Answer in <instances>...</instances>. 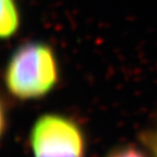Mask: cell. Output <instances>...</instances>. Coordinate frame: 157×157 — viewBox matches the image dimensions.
<instances>
[{
  "instance_id": "cell-4",
  "label": "cell",
  "mask_w": 157,
  "mask_h": 157,
  "mask_svg": "<svg viewBox=\"0 0 157 157\" xmlns=\"http://www.w3.org/2000/svg\"><path fill=\"white\" fill-rule=\"evenodd\" d=\"M106 157H145V155L133 146H124L112 150Z\"/></svg>"
},
{
  "instance_id": "cell-5",
  "label": "cell",
  "mask_w": 157,
  "mask_h": 157,
  "mask_svg": "<svg viewBox=\"0 0 157 157\" xmlns=\"http://www.w3.org/2000/svg\"><path fill=\"white\" fill-rule=\"evenodd\" d=\"M153 148H154V157H157V131H156L155 137H154V144H153Z\"/></svg>"
},
{
  "instance_id": "cell-1",
  "label": "cell",
  "mask_w": 157,
  "mask_h": 157,
  "mask_svg": "<svg viewBox=\"0 0 157 157\" xmlns=\"http://www.w3.org/2000/svg\"><path fill=\"white\" fill-rule=\"evenodd\" d=\"M58 81L55 55L48 45L30 42L15 50L8 62L5 83L9 92L21 100L48 94Z\"/></svg>"
},
{
  "instance_id": "cell-2",
  "label": "cell",
  "mask_w": 157,
  "mask_h": 157,
  "mask_svg": "<svg viewBox=\"0 0 157 157\" xmlns=\"http://www.w3.org/2000/svg\"><path fill=\"white\" fill-rule=\"evenodd\" d=\"M34 157H83V134L70 118L45 114L38 118L31 133Z\"/></svg>"
},
{
  "instance_id": "cell-3",
  "label": "cell",
  "mask_w": 157,
  "mask_h": 157,
  "mask_svg": "<svg viewBox=\"0 0 157 157\" xmlns=\"http://www.w3.org/2000/svg\"><path fill=\"white\" fill-rule=\"evenodd\" d=\"M0 17V35L2 38H10L20 26V14L15 0H1Z\"/></svg>"
}]
</instances>
